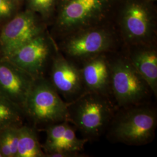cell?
<instances>
[{
	"label": "cell",
	"mask_w": 157,
	"mask_h": 157,
	"mask_svg": "<svg viewBox=\"0 0 157 157\" xmlns=\"http://www.w3.org/2000/svg\"><path fill=\"white\" fill-rule=\"evenodd\" d=\"M57 49V44L44 32L3 58L34 78L45 77L44 73L49 69Z\"/></svg>",
	"instance_id": "cell-8"
},
{
	"label": "cell",
	"mask_w": 157,
	"mask_h": 157,
	"mask_svg": "<svg viewBox=\"0 0 157 157\" xmlns=\"http://www.w3.org/2000/svg\"><path fill=\"white\" fill-rule=\"evenodd\" d=\"M22 108L0 96V132L13 126H20Z\"/></svg>",
	"instance_id": "cell-16"
},
{
	"label": "cell",
	"mask_w": 157,
	"mask_h": 157,
	"mask_svg": "<svg viewBox=\"0 0 157 157\" xmlns=\"http://www.w3.org/2000/svg\"><path fill=\"white\" fill-rule=\"evenodd\" d=\"M23 111L36 124H52L67 121V104L45 77L34 79Z\"/></svg>",
	"instance_id": "cell-7"
},
{
	"label": "cell",
	"mask_w": 157,
	"mask_h": 157,
	"mask_svg": "<svg viewBox=\"0 0 157 157\" xmlns=\"http://www.w3.org/2000/svg\"><path fill=\"white\" fill-rule=\"evenodd\" d=\"M111 53L96 55L78 63L86 92L96 93L111 98Z\"/></svg>",
	"instance_id": "cell-13"
},
{
	"label": "cell",
	"mask_w": 157,
	"mask_h": 157,
	"mask_svg": "<svg viewBox=\"0 0 157 157\" xmlns=\"http://www.w3.org/2000/svg\"><path fill=\"white\" fill-rule=\"evenodd\" d=\"M150 104L118 108L105 132L107 139L128 146L150 143L155 136L157 111Z\"/></svg>",
	"instance_id": "cell-3"
},
{
	"label": "cell",
	"mask_w": 157,
	"mask_h": 157,
	"mask_svg": "<svg viewBox=\"0 0 157 157\" xmlns=\"http://www.w3.org/2000/svg\"><path fill=\"white\" fill-rule=\"evenodd\" d=\"M19 126H13L0 132V148L3 157H17Z\"/></svg>",
	"instance_id": "cell-17"
},
{
	"label": "cell",
	"mask_w": 157,
	"mask_h": 157,
	"mask_svg": "<svg viewBox=\"0 0 157 157\" xmlns=\"http://www.w3.org/2000/svg\"><path fill=\"white\" fill-rule=\"evenodd\" d=\"M35 14L29 10L17 15L4 26L0 35V49L3 58L45 32L44 25Z\"/></svg>",
	"instance_id": "cell-10"
},
{
	"label": "cell",
	"mask_w": 157,
	"mask_h": 157,
	"mask_svg": "<svg viewBox=\"0 0 157 157\" xmlns=\"http://www.w3.org/2000/svg\"><path fill=\"white\" fill-rule=\"evenodd\" d=\"M129 61L157 96V44L122 47Z\"/></svg>",
	"instance_id": "cell-14"
},
{
	"label": "cell",
	"mask_w": 157,
	"mask_h": 157,
	"mask_svg": "<svg viewBox=\"0 0 157 157\" xmlns=\"http://www.w3.org/2000/svg\"><path fill=\"white\" fill-rule=\"evenodd\" d=\"M148 1H152V2H155V1H156L157 0H148Z\"/></svg>",
	"instance_id": "cell-21"
},
{
	"label": "cell",
	"mask_w": 157,
	"mask_h": 157,
	"mask_svg": "<svg viewBox=\"0 0 157 157\" xmlns=\"http://www.w3.org/2000/svg\"><path fill=\"white\" fill-rule=\"evenodd\" d=\"M13 11L12 0H0V18L10 17Z\"/></svg>",
	"instance_id": "cell-19"
},
{
	"label": "cell",
	"mask_w": 157,
	"mask_h": 157,
	"mask_svg": "<svg viewBox=\"0 0 157 157\" xmlns=\"http://www.w3.org/2000/svg\"><path fill=\"white\" fill-rule=\"evenodd\" d=\"M111 98L117 108L150 103V87L122 49L111 53Z\"/></svg>",
	"instance_id": "cell-5"
},
{
	"label": "cell",
	"mask_w": 157,
	"mask_h": 157,
	"mask_svg": "<svg viewBox=\"0 0 157 157\" xmlns=\"http://www.w3.org/2000/svg\"><path fill=\"white\" fill-rule=\"evenodd\" d=\"M0 157H3L2 152H1V148H0Z\"/></svg>",
	"instance_id": "cell-20"
},
{
	"label": "cell",
	"mask_w": 157,
	"mask_h": 157,
	"mask_svg": "<svg viewBox=\"0 0 157 157\" xmlns=\"http://www.w3.org/2000/svg\"><path fill=\"white\" fill-rule=\"evenodd\" d=\"M34 78L6 59H0V96L22 109Z\"/></svg>",
	"instance_id": "cell-12"
},
{
	"label": "cell",
	"mask_w": 157,
	"mask_h": 157,
	"mask_svg": "<svg viewBox=\"0 0 157 157\" xmlns=\"http://www.w3.org/2000/svg\"><path fill=\"white\" fill-rule=\"evenodd\" d=\"M57 46L64 56L78 64L91 56L119 50L122 43L112 22L69 34Z\"/></svg>",
	"instance_id": "cell-6"
},
{
	"label": "cell",
	"mask_w": 157,
	"mask_h": 157,
	"mask_svg": "<svg viewBox=\"0 0 157 157\" xmlns=\"http://www.w3.org/2000/svg\"><path fill=\"white\" fill-rule=\"evenodd\" d=\"M113 23L122 47L157 44V13L154 2L120 0Z\"/></svg>",
	"instance_id": "cell-1"
},
{
	"label": "cell",
	"mask_w": 157,
	"mask_h": 157,
	"mask_svg": "<svg viewBox=\"0 0 157 157\" xmlns=\"http://www.w3.org/2000/svg\"><path fill=\"white\" fill-rule=\"evenodd\" d=\"M76 131L68 121L47 126V139L42 146L45 157H86L82 152L89 141L84 138H78Z\"/></svg>",
	"instance_id": "cell-11"
},
{
	"label": "cell",
	"mask_w": 157,
	"mask_h": 157,
	"mask_svg": "<svg viewBox=\"0 0 157 157\" xmlns=\"http://www.w3.org/2000/svg\"><path fill=\"white\" fill-rule=\"evenodd\" d=\"M36 131L27 126H19L17 157H45Z\"/></svg>",
	"instance_id": "cell-15"
},
{
	"label": "cell",
	"mask_w": 157,
	"mask_h": 157,
	"mask_svg": "<svg viewBox=\"0 0 157 157\" xmlns=\"http://www.w3.org/2000/svg\"><path fill=\"white\" fill-rule=\"evenodd\" d=\"M58 0H28L29 10L44 18L50 17L56 10Z\"/></svg>",
	"instance_id": "cell-18"
},
{
	"label": "cell",
	"mask_w": 157,
	"mask_h": 157,
	"mask_svg": "<svg viewBox=\"0 0 157 157\" xmlns=\"http://www.w3.org/2000/svg\"><path fill=\"white\" fill-rule=\"evenodd\" d=\"M120 0H58L55 30L59 39L80 30L113 22Z\"/></svg>",
	"instance_id": "cell-2"
},
{
	"label": "cell",
	"mask_w": 157,
	"mask_h": 157,
	"mask_svg": "<svg viewBox=\"0 0 157 157\" xmlns=\"http://www.w3.org/2000/svg\"><path fill=\"white\" fill-rule=\"evenodd\" d=\"M49 71L48 79L67 104L86 92L78 64L66 58L58 48L52 58Z\"/></svg>",
	"instance_id": "cell-9"
},
{
	"label": "cell",
	"mask_w": 157,
	"mask_h": 157,
	"mask_svg": "<svg viewBox=\"0 0 157 157\" xmlns=\"http://www.w3.org/2000/svg\"><path fill=\"white\" fill-rule=\"evenodd\" d=\"M117 109L109 97L87 91L67 104V121L82 138L89 142L98 140L105 133Z\"/></svg>",
	"instance_id": "cell-4"
}]
</instances>
